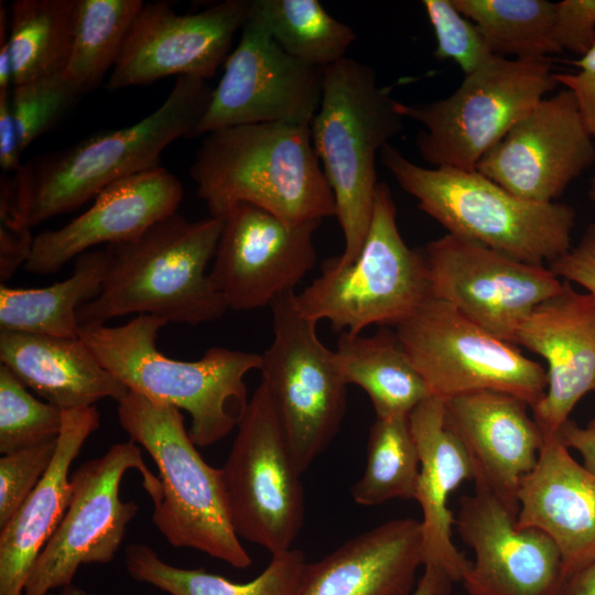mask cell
Here are the masks:
<instances>
[{"instance_id":"10","label":"cell","mask_w":595,"mask_h":595,"mask_svg":"<svg viewBox=\"0 0 595 595\" xmlns=\"http://www.w3.org/2000/svg\"><path fill=\"white\" fill-rule=\"evenodd\" d=\"M236 428L220 468L234 529L240 539L271 555L288 551L304 521L302 474L263 380Z\"/></svg>"},{"instance_id":"24","label":"cell","mask_w":595,"mask_h":595,"mask_svg":"<svg viewBox=\"0 0 595 595\" xmlns=\"http://www.w3.org/2000/svg\"><path fill=\"white\" fill-rule=\"evenodd\" d=\"M420 521H386L305 565L294 595H410L423 566Z\"/></svg>"},{"instance_id":"18","label":"cell","mask_w":595,"mask_h":595,"mask_svg":"<svg viewBox=\"0 0 595 595\" xmlns=\"http://www.w3.org/2000/svg\"><path fill=\"white\" fill-rule=\"evenodd\" d=\"M594 163L595 142L564 88L523 116L476 170L521 199L552 203Z\"/></svg>"},{"instance_id":"32","label":"cell","mask_w":595,"mask_h":595,"mask_svg":"<svg viewBox=\"0 0 595 595\" xmlns=\"http://www.w3.org/2000/svg\"><path fill=\"white\" fill-rule=\"evenodd\" d=\"M248 13L286 54L320 68L346 57L356 40L317 0H250Z\"/></svg>"},{"instance_id":"29","label":"cell","mask_w":595,"mask_h":595,"mask_svg":"<svg viewBox=\"0 0 595 595\" xmlns=\"http://www.w3.org/2000/svg\"><path fill=\"white\" fill-rule=\"evenodd\" d=\"M109 255L89 250L75 259L65 280L40 289L0 285V329L77 337L78 309L95 299L104 282Z\"/></svg>"},{"instance_id":"8","label":"cell","mask_w":595,"mask_h":595,"mask_svg":"<svg viewBox=\"0 0 595 595\" xmlns=\"http://www.w3.org/2000/svg\"><path fill=\"white\" fill-rule=\"evenodd\" d=\"M430 298L423 251L411 249L401 237L391 191L379 182L357 258L347 266L325 260L296 302L310 318L328 321L339 333L360 334L372 325L397 327Z\"/></svg>"},{"instance_id":"2","label":"cell","mask_w":595,"mask_h":595,"mask_svg":"<svg viewBox=\"0 0 595 595\" xmlns=\"http://www.w3.org/2000/svg\"><path fill=\"white\" fill-rule=\"evenodd\" d=\"M223 226L224 217L190 221L175 213L134 239L107 245L100 292L78 309L79 326L131 313L186 325L220 318L229 309L206 269Z\"/></svg>"},{"instance_id":"41","label":"cell","mask_w":595,"mask_h":595,"mask_svg":"<svg viewBox=\"0 0 595 595\" xmlns=\"http://www.w3.org/2000/svg\"><path fill=\"white\" fill-rule=\"evenodd\" d=\"M555 40L562 51L583 55L595 45V0L556 2Z\"/></svg>"},{"instance_id":"42","label":"cell","mask_w":595,"mask_h":595,"mask_svg":"<svg viewBox=\"0 0 595 595\" xmlns=\"http://www.w3.org/2000/svg\"><path fill=\"white\" fill-rule=\"evenodd\" d=\"M549 268L560 279L574 282L595 296V223L589 224L578 242Z\"/></svg>"},{"instance_id":"27","label":"cell","mask_w":595,"mask_h":595,"mask_svg":"<svg viewBox=\"0 0 595 595\" xmlns=\"http://www.w3.org/2000/svg\"><path fill=\"white\" fill-rule=\"evenodd\" d=\"M0 361L26 388L63 411L120 402L129 389L77 337L0 329Z\"/></svg>"},{"instance_id":"48","label":"cell","mask_w":595,"mask_h":595,"mask_svg":"<svg viewBox=\"0 0 595 595\" xmlns=\"http://www.w3.org/2000/svg\"><path fill=\"white\" fill-rule=\"evenodd\" d=\"M45 595H95L94 593H89L85 591L82 587L75 586L73 584L66 585L61 588L58 593H47Z\"/></svg>"},{"instance_id":"5","label":"cell","mask_w":595,"mask_h":595,"mask_svg":"<svg viewBox=\"0 0 595 595\" xmlns=\"http://www.w3.org/2000/svg\"><path fill=\"white\" fill-rule=\"evenodd\" d=\"M322 69V97L310 131L345 239L343 253L332 259L347 266L370 227L379 184L377 155L403 130L404 118L370 66L344 57Z\"/></svg>"},{"instance_id":"23","label":"cell","mask_w":595,"mask_h":595,"mask_svg":"<svg viewBox=\"0 0 595 595\" xmlns=\"http://www.w3.org/2000/svg\"><path fill=\"white\" fill-rule=\"evenodd\" d=\"M518 502L517 524L539 529L554 541L565 580L595 560V474L556 435L544 437L537 465L521 482Z\"/></svg>"},{"instance_id":"17","label":"cell","mask_w":595,"mask_h":595,"mask_svg":"<svg viewBox=\"0 0 595 595\" xmlns=\"http://www.w3.org/2000/svg\"><path fill=\"white\" fill-rule=\"evenodd\" d=\"M250 0H226L195 13H177L163 1L137 14L107 87L118 90L176 75L207 80L225 63Z\"/></svg>"},{"instance_id":"22","label":"cell","mask_w":595,"mask_h":595,"mask_svg":"<svg viewBox=\"0 0 595 595\" xmlns=\"http://www.w3.org/2000/svg\"><path fill=\"white\" fill-rule=\"evenodd\" d=\"M447 426L486 485L518 517L522 479L534 468L544 435L529 403L510 393L482 390L444 401Z\"/></svg>"},{"instance_id":"34","label":"cell","mask_w":595,"mask_h":595,"mask_svg":"<svg viewBox=\"0 0 595 595\" xmlns=\"http://www.w3.org/2000/svg\"><path fill=\"white\" fill-rule=\"evenodd\" d=\"M142 0H76L73 40L64 75L83 93L110 73Z\"/></svg>"},{"instance_id":"46","label":"cell","mask_w":595,"mask_h":595,"mask_svg":"<svg viewBox=\"0 0 595 595\" xmlns=\"http://www.w3.org/2000/svg\"><path fill=\"white\" fill-rule=\"evenodd\" d=\"M454 583L441 567L424 565L423 573L410 595H450Z\"/></svg>"},{"instance_id":"33","label":"cell","mask_w":595,"mask_h":595,"mask_svg":"<svg viewBox=\"0 0 595 595\" xmlns=\"http://www.w3.org/2000/svg\"><path fill=\"white\" fill-rule=\"evenodd\" d=\"M473 21L490 52L519 60H547L560 53L556 2L548 0H452Z\"/></svg>"},{"instance_id":"20","label":"cell","mask_w":595,"mask_h":595,"mask_svg":"<svg viewBox=\"0 0 595 595\" xmlns=\"http://www.w3.org/2000/svg\"><path fill=\"white\" fill-rule=\"evenodd\" d=\"M516 345L547 361V391L531 411L544 437L556 435L576 403L595 391V296L563 280L521 324Z\"/></svg>"},{"instance_id":"13","label":"cell","mask_w":595,"mask_h":595,"mask_svg":"<svg viewBox=\"0 0 595 595\" xmlns=\"http://www.w3.org/2000/svg\"><path fill=\"white\" fill-rule=\"evenodd\" d=\"M273 339L261 354L268 386L301 474L337 434L346 411V387L333 350L320 339L317 322L298 305L295 291L271 304Z\"/></svg>"},{"instance_id":"4","label":"cell","mask_w":595,"mask_h":595,"mask_svg":"<svg viewBox=\"0 0 595 595\" xmlns=\"http://www.w3.org/2000/svg\"><path fill=\"white\" fill-rule=\"evenodd\" d=\"M165 324L142 314L120 326L80 325L78 337L129 391L186 411L196 446L213 445L237 426L249 401L245 378L260 370L261 354L213 347L198 360L170 358L156 347Z\"/></svg>"},{"instance_id":"50","label":"cell","mask_w":595,"mask_h":595,"mask_svg":"<svg viewBox=\"0 0 595 595\" xmlns=\"http://www.w3.org/2000/svg\"><path fill=\"white\" fill-rule=\"evenodd\" d=\"M586 426H587V428H589V429H593V430H595V418H594V419H592V420H591V421H589V422L587 423V425H586Z\"/></svg>"},{"instance_id":"25","label":"cell","mask_w":595,"mask_h":595,"mask_svg":"<svg viewBox=\"0 0 595 595\" xmlns=\"http://www.w3.org/2000/svg\"><path fill=\"white\" fill-rule=\"evenodd\" d=\"M409 422L420 456L414 500L422 511L423 566H439L458 583L470 561L453 542L455 516L448 499L463 482L474 479V465L446 424L443 400L428 398L411 411Z\"/></svg>"},{"instance_id":"28","label":"cell","mask_w":595,"mask_h":595,"mask_svg":"<svg viewBox=\"0 0 595 595\" xmlns=\"http://www.w3.org/2000/svg\"><path fill=\"white\" fill-rule=\"evenodd\" d=\"M333 363L347 386L356 385L368 394L376 418L409 416L432 397L396 331L388 327L370 336L340 333Z\"/></svg>"},{"instance_id":"7","label":"cell","mask_w":595,"mask_h":595,"mask_svg":"<svg viewBox=\"0 0 595 595\" xmlns=\"http://www.w3.org/2000/svg\"><path fill=\"white\" fill-rule=\"evenodd\" d=\"M118 421L159 469L160 500L152 522L174 548L201 551L236 569L252 560L229 513L220 468L208 465L185 429L181 410L129 391L118 402Z\"/></svg>"},{"instance_id":"11","label":"cell","mask_w":595,"mask_h":595,"mask_svg":"<svg viewBox=\"0 0 595 595\" xmlns=\"http://www.w3.org/2000/svg\"><path fill=\"white\" fill-rule=\"evenodd\" d=\"M396 333L431 396L440 400L493 390L519 397L531 409L545 394L541 364L442 300L428 299Z\"/></svg>"},{"instance_id":"31","label":"cell","mask_w":595,"mask_h":595,"mask_svg":"<svg viewBox=\"0 0 595 595\" xmlns=\"http://www.w3.org/2000/svg\"><path fill=\"white\" fill-rule=\"evenodd\" d=\"M76 0H15L9 47L13 86L64 73L73 40Z\"/></svg>"},{"instance_id":"43","label":"cell","mask_w":595,"mask_h":595,"mask_svg":"<svg viewBox=\"0 0 595 595\" xmlns=\"http://www.w3.org/2000/svg\"><path fill=\"white\" fill-rule=\"evenodd\" d=\"M574 64L578 72L554 74V78L573 94L582 120L595 142V45Z\"/></svg>"},{"instance_id":"12","label":"cell","mask_w":595,"mask_h":595,"mask_svg":"<svg viewBox=\"0 0 595 595\" xmlns=\"http://www.w3.org/2000/svg\"><path fill=\"white\" fill-rule=\"evenodd\" d=\"M129 469L139 472L153 505L160 500L161 480L130 440L79 465L71 475L68 507L32 565L23 595H45L72 584L82 565L107 564L115 559L128 524L139 511L133 500L120 498L121 480Z\"/></svg>"},{"instance_id":"35","label":"cell","mask_w":595,"mask_h":595,"mask_svg":"<svg viewBox=\"0 0 595 595\" xmlns=\"http://www.w3.org/2000/svg\"><path fill=\"white\" fill-rule=\"evenodd\" d=\"M419 472L409 416L376 418L368 434L364 473L350 489L353 499L360 506L414 499Z\"/></svg>"},{"instance_id":"14","label":"cell","mask_w":595,"mask_h":595,"mask_svg":"<svg viewBox=\"0 0 595 595\" xmlns=\"http://www.w3.org/2000/svg\"><path fill=\"white\" fill-rule=\"evenodd\" d=\"M431 298L516 345V335L563 280L545 266L520 261L478 242L446 234L422 248Z\"/></svg>"},{"instance_id":"44","label":"cell","mask_w":595,"mask_h":595,"mask_svg":"<svg viewBox=\"0 0 595 595\" xmlns=\"http://www.w3.org/2000/svg\"><path fill=\"white\" fill-rule=\"evenodd\" d=\"M19 133L11 108V90L0 91V166L2 173H17L22 153Z\"/></svg>"},{"instance_id":"45","label":"cell","mask_w":595,"mask_h":595,"mask_svg":"<svg viewBox=\"0 0 595 595\" xmlns=\"http://www.w3.org/2000/svg\"><path fill=\"white\" fill-rule=\"evenodd\" d=\"M556 436L569 450L576 451L583 459L582 464L595 474V430L581 428L569 419L560 428Z\"/></svg>"},{"instance_id":"36","label":"cell","mask_w":595,"mask_h":595,"mask_svg":"<svg viewBox=\"0 0 595 595\" xmlns=\"http://www.w3.org/2000/svg\"><path fill=\"white\" fill-rule=\"evenodd\" d=\"M63 415V410L33 397L7 367L0 366L2 455L56 440L62 431Z\"/></svg>"},{"instance_id":"1","label":"cell","mask_w":595,"mask_h":595,"mask_svg":"<svg viewBox=\"0 0 595 595\" xmlns=\"http://www.w3.org/2000/svg\"><path fill=\"white\" fill-rule=\"evenodd\" d=\"M212 95L205 79L180 76L165 100L140 121L22 164L11 178L19 215L32 228L78 208L117 181L160 166L171 143L192 138Z\"/></svg>"},{"instance_id":"26","label":"cell","mask_w":595,"mask_h":595,"mask_svg":"<svg viewBox=\"0 0 595 595\" xmlns=\"http://www.w3.org/2000/svg\"><path fill=\"white\" fill-rule=\"evenodd\" d=\"M98 426L95 405L64 411L48 469L15 515L0 528V595H23L32 565L68 507L71 465Z\"/></svg>"},{"instance_id":"38","label":"cell","mask_w":595,"mask_h":595,"mask_svg":"<svg viewBox=\"0 0 595 595\" xmlns=\"http://www.w3.org/2000/svg\"><path fill=\"white\" fill-rule=\"evenodd\" d=\"M422 6L436 37V58L455 62L466 76L494 56L476 24L452 0H423Z\"/></svg>"},{"instance_id":"21","label":"cell","mask_w":595,"mask_h":595,"mask_svg":"<svg viewBox=\"0 0 595 595\" xmlns=\"http://www.w3.org/2000/svg\"><path fill=\"white\" fill-rule=\"evenodd\" d=\"M182 199V183L162 166L117 181L78 217L58 229L37 234L24 267L35 274L56 273L97 245L139 237L175 214Z\"/></svg>"},{"instance_id":"40","label":"cell","mask_w":595,"mask_h":595,"mask_svg":"<svg viewBox=\"0 0 595 595\" xmlns=\"http://www.w3.org/2000/svg\"><path fill=\"white\" fill-rule=\"evenodd\" d=\"M34 237L19 215L12 195L11 178L1 174L0 181V281H8L28 261Z\"/></svg>"},{"instance_id":"15","label":"cell","mask_w":595,"mask_h":595,"mask_svg":"<svg viewBox=\"0 0 595 595\" xmlns=\"http://www.w3.org/2000/svg\"><path fill=\"white\" fill-rule=\"evenodd\" d=\"M322 82V68L286 54L248 13L191 139L244 125H310L320 107Z\"/></svg>"},{"instance_id":"39","label":"cell","mask_w":595,"mask_h":595,"mask_svg":"<svg viewBox=\"0 0 595 595\" xmlns=\"http://www.w3.org/2000/svg\"><path fill=\"white\" fill-rule=\"evenodd\" d=\"M57 439L3 454L0 458V528L15 515L45 475L54 458Z\"/></svg>"},{"instance_id":"6","label":"cell","mask_w":595,"mask_h":595,"mask_svg":"<svg viewBox=\"0 0 595 595\" xmlns=\"http://www.w3.org/2000/svg\"><path fill=\"white\" fill-rule=\"evenodd\" d=\"M379 156L418 207L450 235L540 266L572 247L576 214L569 204L521 199L477 170L418 165L391 143Z\"/></svg>"},{"instance_id":"9","label":"cell","mask_w":595,"mask_h":595,"mask_svg":"<svg viewBox=\"0 0 595 595\" xmlns=\"http://www.w3.org/2000/svg\"><path fill=\"white\" fill-rule=\"evenodd\" d=\"M558 85L548 60L494 55L466 75L448 97L426 104L397 101V110L423 127L416 148L432 167L474 171L480 159Z\"/></svg>"},{"instance_id":"30","label":"cell","mask_w":595,"mask_h":595,"mask_svg":"<svg viewBox=\"0 0 595 595\" xmlns=\"http://www.w3.org/2000/svg\"><path fill=\"white\" fill-rule=\"evenodd\" d=\"M306 564L302 551L290 549L273 554L253 580L236 583L203 569L173 566L143 543H131L125 550L128 574L170 595H294Z\"/></svg>"},{"instance_id":"19","label":"cell","mask_w":595,"mask_h":595,"mask_svg":"<svg viewBox=\"0 0 595 595\" xmlns=\"http://www.w3.org/2000/svg\"><path fill=\"white\" fill-rule=\"evenodd\" d=\"M455 527L474 561L461 583L469 595H559L564 584L559 548L543 531L521 528L484 484L459 499Z\"/></svg>"},{"instance_id":"37","label":"cell","mask_w":595,"mask_h":595,"mask_svg":"<svg viewBox=\"0 0 595 595\" xmlns=\"http://www.w3.org/2000/svg\"><path fill=\"white\" fill-rule=\"evenodd\" d=\"M84 93L63 73L11 89V108L22 150L53 128Z\"/></svg>"},{"instance_id":"47","label":"cell","mask_w":595,"mask_h":595,"mask_svg":"<svg viewBox=\"0 0 595 595\" xmlns=\"http://www.w3.org/2000/svg\"><path fill=\"white\" fill-rule=\"evenodd\" d=\"M559 595H595V560L566 578Z\"/></svg>"},{"instance_id":"16","label":"cell","mask_w":595,"mask_h":595,"mask_svg":"<svg viewBox=\"0 0 595 595\" xmlns=\"http://www.w3.org/2000/svg\"><path fill=\"white\" fill-rule=\"evenodd\" d=\"M321 221L289 225L251 204L224 216L209 278L228 309L252 311L294 291L313 269V240Z\"/></svg>"},{"instance_id":"3","label":"cell","mask_w":595,"mask_h":595,"mask_svg":"<svg viewBox=\"0 0 595 595\" xmlns=\"http://www.w3.org/2000/svg\"><path fill=\"white\" fill-rule=\"evenodd\" d=\"M190 174L210 216L260 207L289 225L335 217V199L310 125L255 123L207 133Z\"/></svg>"},{"instance_id":"49","label":"cell","mask_w":595,"mask_h":595,"mask_svg":"<svg viewBox=\"0 0 595 595\" xmlns=\"http://www.w3.org/2000/svg\"><path fill=\"white\" fill-rule=\"evenodd\" d=\"M587 194L589 199L595 203V172L591 176Z\"/></svg>"}]
</instances>
